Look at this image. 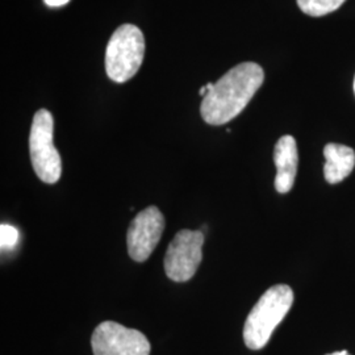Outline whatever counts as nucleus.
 <instances>
[{
  "label": "nucleus",
  "instance_id": "nucleus-1",
  "mask_svg": "<svg viewBox=\"0 0 355 355\" xmlns=\"http://www.w3.org/2000/svg\"><path fill=\"white\" fill-rule=\"evenodd\" d=\"M265 80L263 69L242 62L221 76L204 96L200 114L209 125H224L237 117Z\"/></svg>",
  "mask_w": 355,
  "mask_h": 355
},
{
  "label": "nucleus",
  "instance_id": "nucleus-2",
  "mask_svg": "<svg viewBox=\"0 0 355 355\" xmlns=\"http://www.w3.org/2000/svg\"><path fill=\"white\" fill-rule=\"evenodd\" d=\"M293 303V291L286 284L268 288L254 305L245 321L243 341L252 350H261L270 341L274 330L290 312Z\"/></svg>",
  "mask_w": 355,
  "mask_h": 355
},
{
  "label": "nucleus",
  "instance_id": "nucleus-3",
  "mask_svg": "<svg viewBox=\"0 0 355 355\" xmlns=\"http://www.w3.org/2000/svg\"><path fill=\"white\" fill-rule=\"evenodd\" d=\"M145 55V38L139 26L124 24L114 31L105 51V71L116 83L136 76Z\"/></svg>",
  "mask_w": 355,
  "mask_h": 355
},
{
  "label": "nucleus",
  "instance_id": "nucleus-4",
  "mask_svg": "<svg viewBox=\"0 0 355 355\" xmlns=\"http://www.w3.org/2000/svg\"><path fill=\"white\" fill-rule=\"evenodd\" d=\"M54 120L48 110H40L33 117L29 133V154L33 170L44 183L54 184L62 174L61 155L53 144Z\"/></svg>",
  "mask_w": 355,
  "mask_h": 355
},
{
  "label": "nucleus",
  "instance_id": "nucleus-5",
  "mask_svg": "<svg viewBox=\"0 0 355 355\" xmlns=\"http://www.w3.org/2000/svg\"><path fill=\"white\" fill-rule=\"evenodd\" d=\"M204 233L202 230H180L170 242L165 255L168 279L178 283L190 280L203 259Z\"/></svg>",
  "mask_w": 355,
  "mask_h": 355
},
{
  "label": "nucleus",
  "instance_id": "nucleus-6",
  "mask_svg": "<svg viewBox=\"0 0 355 355\" xmlns=\"http://www.w3.org/2000/svg\"><path fill=\"white\" fill-rule=\"evenodd\" d=\"M94 355H149L150 343L145 334L114 321H104L92 333Z\"/></svg>",
  "mask_w": 355,
  "mask_h": 355
},
{
  "label": "nucleus",
  "instance_id": "nucleus-7",
  "mask_svg": "<svg viewBox=\"0 0 355 355\" xmlns=\"http://www.w3.org/2000/svg\"><path fill=\"white\" fill-rule=\"evenodd\" d=\"M165 217L157 207H148L136 216L128 229V253L136 262H145L162 237Z\"/></svg>",
  "mask_w": 355,
  "mask_h": 355
},
{
  "label": "nucleus",
  "instance_id": "nucleus-8",
  "mask_svg": "<svg viewBox=\"0 0 355 355\" xmlns=\"http://www.w3.org/2000/svg\"><path fill=\"white\" fill-rule=\"evenodd\" d=\"M274 162L277 166L275 189L279 193H287L293 187L299 164L297 145L292 136H283L277 142Z\"/></svg>",
  "mask_w": 355,
  "mask_h": 355
},
{
  "label": "nucleus",
  "instance_id": "nucleus-9",
  "mask_svg": "<svg viewBox=\"0 0 355 355\" xmlns=\"http://www.w3.org/2000/svg\"><path fill=\"white\" fill-rule=\"evenodd\" d=\"M324 175L330 184L343 182L354 170L355 153L352 148L340 144H328L324 149Z\"/></svg>",
  "mask_w": 355,
  "mask_h": 355
},
{
  "label": "nucleus",
  "instance_id": "nucleus-10",
  "mask_svg": "<svg viewBox=\"0 0 355 355\" xmlns=\"http://www.w3.org/2000/svg\"><path fill=\"white\" fill-rule=\"evenodd\" d=\"M346 0H297V6L303 12L320 17L337 11Z\"/></svg>",
  "mask_w": 355,
  "mask_h": 355
},
{
  "label": "nucleus",
  "instance_id": "nucleus-11",
  "mask_svg": "<svg viewBox=\"0 0 355 355\" xmlns=\"http://www.w3.org/2000/svg\"><path fill=\"white\" fill-rule=\"evenodd\" d=\"M19 242V230L10 225L1 224L0 225V248L3 252H12L17 246Z\"/></svg>",
  "mask_w": 355,
  "mask_h": 355
},
{
  "label": "nucleus",
  "instance_id": "nucleus-12",
  "mask_svg": "<svg viewBox=\"0 0 355 355\" xmlns=\"http://www.w3.org/2000/svg\"><path fill=\"white\" fill-rule=\"evenodd\" d=\"M44 1H45V4H46V6L55 8V7H62V6H66L70 0H44Z\"/></svg>",
  "mask_w": 355,
  "mask_h": 355
},
{
  "label": "nucleus",
  "instance_id": "nucleus-13",
  "mask_svg": "<svg viewBox=\"0 0 355 355\" xmlns=\"http://www.w3.org/2000/svg\"><path fill=\"white\" fill-rule=\"evenodd\" d=\"M328 355H350L346 350H343V352H336V353H331V354Z\"/></svg>",
  "mask_w": 355,
  "mask_h": 355
},
{
  "label": "nucleus",
  "instance_id": "nucleus-14",
  "mask_svg": "<svg viewBox=\"0 0 355 355\" xmlns=\"http://www.w3.org/2000/svg\"><path fill=\"white\" fill-rule=\"evenodd\" d=\"M354 92H355V79H354Z\"/></svg>",
  "mask_w": 355,
  "mask_h": 355
}]
</instances>
